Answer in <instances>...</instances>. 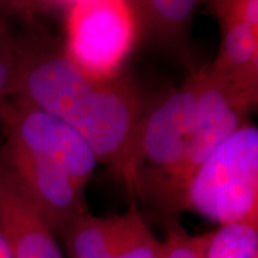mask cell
<instances>
[{
	"instance_id": "obj_4",
	"label": "cell",
	"mask_w": 258,
	"mask_h": 258,
	"mask_svg": "<svg viewBox=\"0 0 258 258\" xmlns=\"http://www.w3.org/2000/svg\"><path fill=\"white\" fill-rule=\"evenodd\" d=\"M131 0H95L68 9L63 49L83 72L99 79L120 75L139 35Z\"/></svg>"
},
{
	"instance_id": "obj_15",
	"label": "cell",
	"mask_w": 258,
	"mask_h": 258,
	"mask_svg": "<svg viewBox=\"0 0 258 258\" xmlns=\"http://www.w3.org/2000/svg\"><path fill=\"white\" fill-rule=\"evenodd\" d=\"M214 15L222 22H245L258 26V0H208Z\"/></svg>"
},
{
	"instance_id": "obj_6",
	"label": "cell",
	"mask_w": 258,
	"mask_h": 258,
	"mask_svg": "<svg viewBox=\"0 0 258 258\" xmlns=\"http://www.w3.org/2000/svg\"><path fill=\"white\" fill-rule=\"evenodd\" d=\"M60 237L68 258H158L162 244L135 204L112 217L86 212Z\"/></svg>"
},
{
	"instance_id": "obj_11",
	"label": "cell",
	"mask_w": 258,
	"mask_h": 258,
	"mask_svg": "<svg viewBox=\"0 0 258 258\" xmlns=\"http://www.w3.org/2000/svg\"><path fill=\"white\" fill-rule=\"evenodd\" d=\"M205 258H258V224H227L212 231Z\"/></svg>"
},
{
	"instance_id": "obj_2",
	"label": "cell",
	"mask_w": 258,
	"mask_h": 258,
	"mask_svg": "<svg viewBox=\"0 0 258 258\" xmlns=\"http://www.w3.org/2000/svg\"><path fill=\"white\" fill-rule=\"evenodd\" d=\"M198 75L145 106L138 145L137 195L155 207L166 224L185 211L186 161L195 134Z\"/></svg>"
},
{
	"instance_id": "obj_5",
	"label": "cell",
	"mask_w": 258,
	"mask_h": 258,
	"mask_svg": "<svg viewBox=\"0 0 258 258\" xmlns=\"http://www.w3.org/2000/svg\"><path fill=\"white\" fill-rule=\"evenodd\" d=\"M0 128L5 145L62 168L82 191L99 164L92 148L74 128L23 99L9 98L0 103Z\"/></svg>"
},
{
	"instance_id": "obj_12",
	"label": "cell",
	"mask_w": 258,
	"mask_h": 258,
	"mask_svg": "<svg viewBox=\"0 0 258 258\" xmlns=\"http://www.w3.org/2000/svg\"><path fill=\"white\" fill-rule=\"evenodd\" d=\"M211 232L192 235L179 221L166 224V235L161 244L158 258H205Z\"/></svg>"
},
{
	"instance_id": "obj_14",
	"label": "cell",
	"mask_w": 258,
	"mask_h": 258,
	"mask_svg": "<svg viewBox=\"0 0 258 258\" xmlns=\"http://www.w3.org/2000/svg\"><path fill=\"white\" fill-rule=\"evenodd\" d=\"M55 6L57 0H0V18L9 22L16 19L28 25Z\"/></svg>"
},
{
	"instance_id": "obj_8",
	"label": "cell",
	"mask_w": 258,
	"mask_h": 258,
	"mask_svg": "<svg viewBox=\"0 0 258 258\" xmlns=\"http://www.w3.org/2000/svg\"><path fill=\"white\" fill-rule=\"evenodd\" d=\"M0 235L12 258H64L53 231L0 151Z\"/></svg>"
},
{
	"instance_id": "obj_1",
	"label": "cell",
	"mask_w": 258,
	"mask_h": 258,
	"mask_svg": "<svg viewBox=\"0 0 258 258\" xmlns=\"http://www.w3.org/2000/svg\"><path fill=\"white\" fill-rule=\"evenodd\" d=\"M10 98L66 122L92 148L99 164L137 195L138 145L145 103L126 75L91 76L36 22L19 32L18 69Z\"/></svg>"
},
{
	"instance_id": "obj_3",
	"label": "cell",
	"mask_w": 258,
	"mask_h": 258,
	"mask_svg": "<svg viewBox=\"0 0 258 258\" xmlns=\"http://www.w3.org/2000/svg\"><path fill=\"white\" fill-rule=\"evenodd\" d=\"M185 210L220 225L258 224V129L241 125L191 178Z\"/></svg>"
},
{
	"instance_id": "obj_9",
	"label": "cell",
	"mask_w": 258,
	"mask_h": 258,
	"mask_svg": "<svg viewBox=\"0 0 258 258\" xmlns=\"http://www.w3.org/2000/svg\"><path fill=\"white\" fill-rule=\"evenodd\" d=\"M217 59L208 64L212 76L249 112L258 99V26L222 22Z\"/></svg>"
},
{
	"instance_id": "obj_16",
	"label": "cell",
	"mask_w": 258,
	"mask_h": 258,
	"mask_svg": "<svg viewBox=\"0 0 258 258\" xmlns=\"http://www.w3.org/2000/svg\"><path fill=\"white\" fill-rule=\"evenodd\" d=\"M88 2H95V0H57V5H63L69 9L72 6L81 5V3H88Z\"/></svg>"
},
{
	"instance_id": "obj_10",
	"label": "cell",
	"mask_w": 258,
	"mask_h": 258,
	"mask_svg": "<svg viewBox=\"0 0 258 258\" xmlns=\"http://www.w3.org/2000/svg\"><path fill=\"white\" fill-rule=\"evenodd\" d=\"M139 26L157 42L182 46L192 22L198 0H131Z\"/></svg>"
},
{
	"instance_id": "obj_13",
	"label": "cell",
	"mask_w": 258,
	"mask_h": 258,
	"mask_svg": "<svg viewBox=\"0 0 258 258\" xmlns=\"http://www.w3.org/2000/svg\"><path fill=\"white\" fill-rule=\"evenodd\" d=\"M19 32L9 20L0 18V103L9 99L18 69Z\"/></svg>"
},
{
	"instance_id": "obj_17",
	"label": "cell",
	"mask_w": 258,
	"mask_h": 258,
	"mask_svg": "<svg viewBox=\"0 0 258 258\" xmlns=\"http://www.w3.org/2000/svg\"><path fill=\"white\" fill-rule=\"evenodd\" d=\"M0 258H12L10 257L9 248H8V245H6V242H5L2 235H0Z\"/></svg>"
},
{
	"instance_id": "obj_7",
	"label": "cell",
	"mask_w": 258,
	"mask_h": 258,
	"mask_svg": "<svg viewBox=\"0 0 258 258\" xmlns=\"http://www.w3.org/2000/svg\"><path fill=\"white\" fill-rule=\"evenodd\" d=\"M0 151L55 235H62L78 218L89 212L85 191L62 168L8 145Z\"/></svg>"
}]
</instances>
